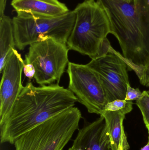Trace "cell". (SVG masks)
<instances>
[{
	"mask_svg": "<svg viewBox=\"0 0 149 150\" xmlns=\"http://www.w3.org/2000/svg\"><path fill=\"white\" fill-rule=\"evenodd\" d=\"M136 104L140 109L145 125H149V91L142 92L141 98L136 100Z\"/></svg>",
	"mask_w": 149,
	"mask_h": 150,
	"instance_id": "obj_15",
	"label": "cell"
},
{
	"mask_svg": "<svg viewBox=\"0 0 149 150\" xmlns=\"http://www.w3.org/2000/svg\"><path fill=\"white\" fill-rule=\"evenodd\" d=\"M81 117L78 108L66 109L20 136L15 150H63L79 129Z\"/></svg>",
	"mask_w": 149,
	"mask_h": 150,
	"instance_id": "obj_4",
	"label": "cell"
},
{
	"mask_svg": "<svg viewBox=\"0 0 149 150\" xmlns=\"http://www.w3.org/2000/svg\"><path fill=\"white\" fill-rule=\"evenodd\" d=\"M106 11L128 68L138 78L149 67V0H97Z\"/></svg>",
	"mask_w": 149,
	"mask_h": 150,
	"instance_id": "obj_2",
	"label": "cell"
},
{
	"mask_svg": "<svg viewBox=\"0 0 149 150\" xmlns=\"http://www.w3.org/2000/svg\"><path fill=\"white\" fill-rule=\"evenodd\" d=\"M139 79L141 84L149 87V67L144 70L141 77Z\"/></svg>",
	"mask_w": 149,
	"mask_h": 150,
	"instance_id": "obj_18",
	"label": "cell"
},
{
	"mask_svg": "<svg viewBox=\"0 0 149 150\" xmlns=\"http://www.w3.org/2000/svg\"><path fill=\"white\" fill-rule=\"evenodd\" d=\"M25 63L21 54L12 49L2 71L0 87V123L3 122L13 108L23 86L22 72Z\"/></svg>",
	"mask_w": 149,
	"mask_h": 150,
	"instance_id": "obj_9",
	"label": "cell"
},
{
	"mask_svg": "<svg viewBox=\"0 0 149 150\" xmlns=\"http://www.w3.org/2000/svg\"></svg>",
	"mask_w": 149,
	"mask_h": 150,
	"instance_id": "obj_23",
	"label": "cell"
},
{
	"mask_svg": "<svg viewBox=\"0 0 149 150\" xmlns=\"http://www.w3.org/2000/svg\"><path fill=\"white\" fill-rule=\"evenodd\" d=\"M100 115L105 118L114 150H129L130 146L124 131L126 115L121 112L104 111Z\"/></svg>",
	"mask_w": 149,
	"mask_h": 150,
	"instance_id": "obj_12",
	"label": "cell"
},
{
	"mask_svg": "<svg viewBox=\"0 0 149 150\" xmlns=\"http://www.w3.org/2000/svg\"><path fill=\"white\" fill-rule=\"evenodd\" d=\"M146 128L148 130V143L146 144L145 146H144L143 148H142L140 150H149V125H145Z\"/></svg>",
	"mask_w": 149,
	"mask_h": 150,
	"instance_id": "obj_20",
	"label": "cell"
},
{
	"mask_svg": "<svg viewBox=\"0 0 149 150\" xmlns=\"http://www.w3.org/2000/svg\"><path fill=\"white\" fill-rule=\"evenodd\" d=\"M127 1H131V0H127Z\"/></svg>",
	"mask_w": 149,
	"mask_h": 150,
	"instance_id": "obj_22",
	"label": "cell"
},
{
	"mask_svg": "<svg viewBox=\"0 0 149 150\" xmlns=\"http://www.w3.org/2000/svg\"><path fill=\"white\" fill-rule=\"evenodd\" d=\"M78 99L58 83L23 86L13 108L1 126V143L14 144L23 134L74 106Z\"/></svg>",
	"mask_w": 149,
	"mask_h": 150,
	"instance_id": "obj_1",
	"label": "cell"
},
{
	"mask_svg": "<svg viewBox=\"0 0 149 150\" xmlns=\"http://www.w3.org/2000/svg\"><path fill=\"white\" fill-rule=\"evenodd\" d=\"M96 73L103 86L108 103L124 100L128 85L130 84L128 66L123 56L111 45L108 52L86 64Z\"/></svg>",
	"mask_w": 149,
	"mask_h": 150,
	"instance_id": "obj_8",
	"label": "cell"
},
{
	"mask_svg": "<svg viewBox=\"0 0 149 150\" xmlns=\"http://www.w3.org/2000/svg\"><path fill=\"white\" fill-rule=\"evenodd\" d=\"M29 46L24 62L34 66L36 82L41 86L59 84L69 63L67 45L49 39Z\"/></svg>",
	"mask_w": 149,
	"mask_h": 150,
	"instance_id": "obj_6",
	"label": "cell"
},
{
	"mask_svg": "<svg viewBox=\"0 0 149 150\" xmlns=\"http://www.w3.org/2000/svg\"><path fill=\"white\" fill-rule=\"evenodd\" d=\"M12 19L3 15L0 16V72L2 73L4 64L12 49H15Z\"/></svg>",
	"mask_w": 149,
	"mask_h": 150,
	"instance_id": "obj_13",
	"label": "cell"
},
{
	"mask_svg": "<svg viewBox=\"0 0 149 150\" xmlns=\"http://www.w3.org/2000/svg\"><path fill=\"white\" fill-rule=\"evenodd\" d=\"M11 5L17 13L46 17L59 16L70 11L59 0H12Z\"/></svg>",
	"mask_w": 149,
	"mask_h": 150,
	"instance_id": "obj_11",
	"label": "cell"
},
{
	"mask_svg": "<svg viewBox=\"0 0 149 150\" xmlns=\"http://www.w3.org/2000/svg\"><path fill=\"white\" fill-rule=\"evenodd\" d=\"M133 102L125 100L117 99L108 102L106 105L104 111L119 112L126 115L133 110Z\"/></svg>",
	"mask_w": 149,
	"mask_h": 150,
	"instance_id": "obj_14",
	"label": "cell"
},
{
	"mask_svg": "<svg viewBox=\"0 0 149 150\" xmlns=\"http://www.w3.org/2000/svg\"><path fill=\"white\" fill-rule=\"evenodd\" d=\"M69 79L68 89L78 102L89 113L100 115L108 103L106 95L98 75L87 65L69 62L67 69Z\"/></svg>",
	"mask_w": 149,
	"mask_h": 150,
	"instance_id": "obj_7",
	"label": "cell"
},
{
	"mask_svg": "<svg viewBox=\"0 0 149 150\" xmlns=\"http://www.w3.org/2000/svg\"><path fill=\"white\" fill-rule=\"evenodd\" d=\"M68 150H73L71 148H70Z\"/></svg>",
	"mask_w": 149,
	"mask_h": 150,
	"instance_id": "obj_21",
	"label": "cell"
},
{
	"mask_svg": "<svg viewBox=\"0 0 149 150\" xmlns=\"http://www.w3.org/2000/svg\"><path fill=\"white\" fill-rule=\"evenodd\" d=\"M24 75L30 79L34 77L36 74V70L33 65L31 63H25L23 68Z\"/></svg>",
	"mask_w": 149,
	"mask_h": 150,
	"instance_id": "obj_17",
	"label": "cell"
},
{
	"mask_svg": "<svg viewBox=\"0 0 149 150\" xmlns=\"http://www.w3.org/2000/svg\"><path fill=\"white\" fill-rule=\"evenodd\" d=\"M17 13L12 23L16 47L20 50L49 39L66 45L75 19L73 10L56 17Z\"/></svg>",
	"mask_w": 149,
	"mask_h": 150,
	"instance_id": "obj_5",
	"label": "cell"
},
{
	"mask_svg": "<svg viewBox=\"0 0 149 150\" xmlns=\"http://www.w3.org/2000/svg\"><path fill=\"white\" fill-rule=\"evenodd\" d=\"M142 92L139 88H134L131 87L130 84L128 85L125 100L127 101H133L137 100L141 96Z\"/></svg>",
	"mask_w": 149,
	"mask_h": 150,
	"instance_id": "obj_16",
	"label": "cell"
},
{
	"mask_svg": "<svg viewBox=\"0 0 149 150\" xmlns=\"http://www.w3.org/2000/svg\"><path fill=\"white\" fill-rule=\"evenodd\" d=\"M75 19L67 40L70 50L95 59L108 52L111 46L108 35L111 33L107 15L95 0H85L73 10Z\"/></svg>",
	"mask_w": 149,
	"mask_h": 150,
	"instance_id": "obj_3",
	"label": "cell"
},
{
	"mask_svg": "<svg viewBox=\"0 0 149 150\" xmlns=\"http://www.w3.org/2000/svg\"><path fill=\"white\" fill-rule=\"evenodd\" d=\"M73 143L78 146L80 150H114L102 115L79 129Z\"/></svg>",
	"mask_w": 149,
	"mask_h": 150,
	"instance_id": "obj_10",
	"label": "cell"
},
{
	"mask_svg": "<svg viewBox=\"0 0 149 150\" xmlns=\"http://www.w3.org/2000/svg\"><path fill=\"white\" fill-rule=\"evenodd\" d=\"M7 0H0V16H2L4 14L5 8L7 4Z\"/></svg>",
	"mask_w": 149,
	"mask_h": 150,
	"instance_id": "obj_19",
	"label": "cell"
}]
</instances>
